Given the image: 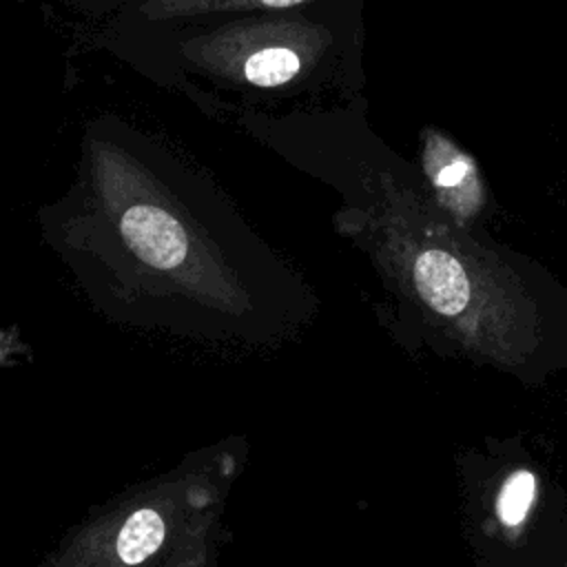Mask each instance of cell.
Here are the masks:
<instances>
[{
    "mask_svg": "<svg viewBox=\"0 0 567 567\" xmlns=\"http://www.w3.org/2000/svg\"><path fill=\"white\" fill-rule=\"evenodd\" d=\"M40 241L106 317L259 330L312 310L310 281L164 135L104 111L69 186L35 210Z\"/></svg>",
    "mask_w": 567,
    "mask_h": 567,
    "instance_id": "6da1fadb",
    "label": "cell"
},
{
    "mask_svg": "<svg viewBox=\"0 0 567 567\" xmlns=\"http://www.w3.org/2000/svg\"><path fill=\"white\" fill-rule=\"evenodd\" d=\"M221 117L337 197L334 233L425 323L505 357L567 330L565 281L487 228L447 217L416 164L372 126L365 95L290 111L233 106Z\"/></svg>",
    "mask_w": 567,
    "mask_h": 567,
    "instance_id": "7a4b0ae2",
    "label": "cell"
},
{
    "mask_svg": "<svg viewBox=\"0 0 567 567\" xmlns=\"http://www.w3.org/2000/svg\"><path fill=\"white\" fill-rule=\"evenodd\" d=\"M93 44L208 117L233 106L332 93L365 95V18L312 11L235 13L168 27L97 22Z\"/></svg>",
    "mask_w": 567,
    "mask_h": 567,
    "instance_id": "3957f363",
    "label": "cell"
},
{
    "mask_svg": "<svg viewBox=\"0 0 567 567\" xmlns=\"http://www.w3.org/2000/svg\"><path fill=\"white\" fill-rule=\"evenodd\" d=\"M195 503L184 481L146 483L84 520L47 567H157L177 545Z\"/></svg>",
    "mask_w": 567,
    "mask_h": 567,
    "instance_id": "277c9868",
    "label": "cell"
},
{
    "mask_svg": "<svg viewBox=\"0 0 567 567\" xmlns=\"http://www.w3.org/2000/svg\"><path fill=\"white\" fill-rule=\"evenodd\" d=\"M434 204L463 228H485L492 208L487 182L476 159L443 128L423 126L419 133V164Z\"/></svg>",
    "mask_w": 567,
    "mask_h": 567,
    "instance_id": "5b68a950",
    "label": "cell"
},
{
    "mask_svg": "<svg viewBox=\"0 0 567 567\" xmlns=\"http://www.w3.org/2000/svg\"><path fill=\"white\" fill-rule=\"evenodd\" d=\"M266 11H312L363 18L365 0H135L109 18V22L126 27H168L217 16Z\"/></svg>",
    "mask_w": 567,
    "mask_h": 567,
    "instance_id": "8992f818",
    "label": "cell"
},
{
    "mask_svg": "<svg viewBox=\"0 0 567 567\" xmlns=\"http://www.w3.org/2000/svg\"><path fill=\"white\" fill-rule=\"evenodd\" d=\"M536 494V476L529 470L512 472L496 496V514L498 520L507 527H516L525 520L529 505Z\"/></svg>",
    "mask_w": 567,
    "mask_h": 567,
    "instance_id": "52a82bcc",
    "label": "cell"
},
{
    "mask_svg": "<svg viewBox=\"0 0 567 567\" xmlns=\"http://www.w3.org/2000/svg\"><path fill=\"white\" fill-rule=\"evenodd\" d=\"M195 523L193 516L188 518L177 545L173 547V551L168 554L164 567H202V560L197 558V549H199V540L195 538Z\"/></svg>",
    "mask_w": 567,
    "mask_h": 567,
    "instance_id": "ba28073f",
    "label": "cell"
},
{
    "mask_svg": "<svg viewBox=\"0 0 567 567\" xmlns=\"http://www.w3.org/2000/svg\"><path fill=\"white\" fill-rule=\"evenodd\" d=\"M133 0H66L69 9L93 20V22H102L113 18L115 13H120L124 7H128Z\"/></svg>",
    "mask_w": 567,
    "mask_h": 567,
    "instance_id": "9c48e42d",
    "label": "cell"
},
{
    "mask_svg": "<svg viewBox=\"0 0 567 567\" xmlns=\"http://www.w3.org/2000/svg\"><path fill=\"white\" fill-rule=\"evenodd\" d=\"M133 2H135V0H133Z\"/></svg>",
    "mask_w": 567,
    "mask_h": 567,
    "instance_id": "30bf717a",
    "label": "cell"
}]
</instances>
